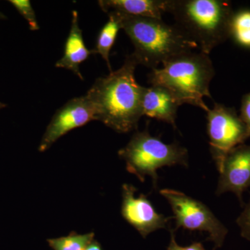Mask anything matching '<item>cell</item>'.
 <instances>
[{"label":"cell","mask_w":250,"mask_h":250,"mask_svg":"<svg viewBox=\"0 0 250 250\" xmlns=\"http://www.w3.org/2000/svg\"><path fill=\"white\" fill-rule=\"evenodd\" d=\"M139 65L130 54L124 63L108 76L95 81L85 96L95 111L96 121L118 133L137 129L143 116L142 96L144 87L135 78Z\"/></svg>","instance_id":"1"},{"label":"cell","mask_w":250,"mask_h":250,"mask_svg":"<svg viewBox=\"0 0 250 250\" xmlns=\"http://www.w3.org/2000/svg\"><path fill=\"white\" fill-rule=\"evenodd\" d=\"M116 14L122 29L134 46L131 54L139 65L153 70L175 56L198 48L195 41L176 24L157 18Z\"/></svg>","instance_id":"2"},{"label":"cell","mask_w":250,"mask_h":250,"mask_svg":"<svg viewBox=\"0 0 250 250\" xmlns=\"http://www.w3.org/2000/svg\"><path fill=\"white\" fill-rule=\"evenodd\" d=\"M153 69L148 75V83L168 90L181 105L198 106L205 111L209 108L204 98H212L210 83L215 75L213 62L208 54L193 51L179 54Z\"/></svg>","instance_id":"3"},{"label":"cell","mask_w":250,"mask_h":250,"mask_svg":"<svg viewBox=\"0 0 250 250\" xmlns=\"http://www.w3.org/2000/svg\"><path fill=\"white\" fill-rule=\"evenodd\" d=\"M167 13L206 54L229 38L233 13L225 0H167Z\"/></svg>","instance_id":"4"},{"label":"cell","mask_w":250,"mask_h":250,"mask_svg":"<svg viewBox=\"0 0 250 250\" xmlns=\"http://www.w3.org/2000/svg\"><path fill=\"white\" fill-rule=\"evenodd\" d=\"M126 163V170L144 182L146 177H152L154 187L157 188V170L165 166H188V153L177 143L166 144L153 136L147 129L134 134L128 144L118 152Z\"/></svg>","instance_id":"5"},{"label":"cell","mask_w":250,"mask_h":250,"mask_svg":"<svg viewBox=\"0 0 250 250\" xmlns=\"http://www.w3.org/2000/svg\"><path fill=\"white\" fill-rule=\"evenodd\" d=\"M160 194L172 208L176 229L205 231L214 250L223 246L228 229L205 204L174 189H163Z\"/></svg>","instance_id":"6"},{"label":"cell","mask_w":250,"mask_h":250,"mask_svg":"<svg viewBox=\"0 0 250 250\" xmlns=\"http://www.w3.org/2000/svg\"><path fill=\"white\" fill-rule=\"evenodd\" d=\"M210 150L218 170L225 156L248 138V128L234 108L215 103L207 112Z\"/></svg>","instance_id":"7"},{"label":"cell","mask_w":250,"mask_h":250,"mask_svg":"<svg viewBox=\"0 0 250 250\" xmlns=\"http://www.w3.org/2000/svg\"><path fill=\"white\" fill-rule=\"evenodd\" d=\"M92 121H96L95 111L85 95L70 100L54 114L41 140L39 152H45L69 131Z\"/></svg>","instance_id":"8"},{"label":"cell","mask_w":250,"mask_h":250,"mask_svg":"<svg viewBox=\"0 0 250 250\" xmlns=\"http://www.w3.org/2000/svg\"><path fill=\"white\" fill-rule=\"evenodd\" d=\"M122 189V215L143 238L156 230L167 228V222L172 218L158 213L146 195L141 194L135 197L137 190L131 184H123Z\"/></svg>","instance_id":"9"},{"label":"cell","mask_w":250,"mask_h":250,"mask_svg":"<svg viewBox=\"0 0 250 250\" xmlns=\"http://www.w3.org/2000/svg\"><path fill=\"white\" fill-rule=\"evenodd\" d=\"M218 171L216 195L233 192L243 205V193L250 187V146L243 143L231 149Z\"/></svg>","instance_id":"10"},{"label":"cell","mask_w":250,"mask_h":250,"mask_svg":"<svg viewBox=\"0 0 250 250\" xmlns=\"http://www.w3.org/2000/svg\"><path fill=\"white\" fill-rule=\"evenodd\" d=\"M181 106L168 90L158 85L144 87L142 96L143 116L165 122L176 128V118Z\"/></svg>","instance_id":"11"},{"label":"cell","mask_w":250,"mask_h":250,"mask_svg":"<svg viewBox=\"0 0 250 250\" xmlns=\"http://www.w3.org/2000/svg\"><path fill=\"white\" fill-rule=\"evenodd\" d=\"M72 14L71 28L65 42L63 56L56 62L55 66L70 70L80 77L81 80H83L80 65L93 52L88 50L85 45L82 30L79 24L78 12L73 11Z\"/></svg>","instance_id":"12"},{"label":"cell","mask_w":250,"mask_h":250,"mask_svg":"<svg viewBox=\"0 0 250 250\" xmlns=\"http://www.w3.org/2000/svg\"><path fill=\"white\" fill-rule=\"evenodd\" d=\"M98 4L107 14L162 19L167 13V0H100Z\"/></svg>","instance_id":"13"},{"label":"cell","mask_w":250,"mask_h":250,"mask_svg":"<svg viewBox=\"0 0 250 250\" xmlns=\"http://www.w3.org/2000/svg\"><path fill=\"white\" fill-rule=\"evenodd\" d=\"M108 22L104 24L103 29L99 33L96 41V47L94 52L100 54L106 65L112 72L111 63L109 61V54L112 47L118 36V31L122 29L121 21L118 15L115 13H108Z\"/></svg>","instance_id":"14"},{"label":"cell","mask_w":250,"mask_h":250,"mask_svg":"<svg viewBox=\"0 0 250 250\" xmlns=\"http://www.w3.org/2000/svg\"><path fill=\"white\" fill-rule=\"evenodd\" d=\"M229 38L241 47L250 49V9L233 13L229 24Z\"/></svg>","instance_id":"15"},{"label":"cell","mask_w":250,"mask_h":250,"mask_svg":"<svg viewBox=\"0 0 250 250\" xmlns=\"http://www.w3.org/2000/svg\"><path fill=\"white\" fill-rule=\"evenodd\" d=\"M95 233L78 234L72 231L68 236L49 238L47 241L53 250H85L94 240Z\"/></svg>","instance_id":"16"},{"label":"cell","mask_w":250,"mask_h":250,"mask_svg":"<svg viewBox=\"0 0 250 250\" xmlns=\"http://www.w3.org/2000/svg\"><path fill=\"white\" fill-rule=\"evenodd\" d=\"M9 2L16 8L19 14L29 23L31 31L39 30L35 11L29 0H10Z\"/></svg>","instance_id":"17"},{"label":"cell","mask_w":250,"mask_h":250,"mask_svg":"<svg viewBox=\"0 0 250 250\" xmlns=\"http://www.w3.org/2000/svg\"><path fill=\"white\" fill-rule=\"evenodd\" d=\"M242 237L250 241V200L246 208L237 219Z\"/></svg>","instance_id":"18"},{"label":"cell","mask_w":250,"mask_h":250,"mask_svg":"<svg viewBox=\"0 0 250 250\" xmlns=\"http://www.w3.org/2000/svg\"><path fill=\"white\" fill-rule=\"evenodd\" d=\"M240 117L246 124L250 137V92L243 95L242 98Z\"/></svg>","instance_id":"19"},{"label":"cell","mask_w":250,"mask_h":250,"mask_svg":"<svg viewBox=\"0 0 250 250\" xmlns=\"http://www.w3.org/2000/svg\"><path fill=\"white\" fill-rule=\"evenodd\" d=\"M170 241L166 250H206L200 242H194L189 246H181L177 244L174 230L170 231Z\"/></svg>","instance_id":"20"},{"label":"cell","mask_w":250,"mask_h":250,"mask_svg":"<svg viewBox=\"0 0 250 250\" xmlns=\"http://www.w3.org/2000/svg\"><path fill=\"white\" fill-rule=\"evenodd\" d=\"M85 250H103L101 244L96 240L94 239L91 243L87 246Z\"/></svg>","instance_id":"21"},{"label":"cell","mask_w":250,"mask_h":250,"mask_svg":"<svg viewBox=\"0 0 250 250\" xmlns=\"http://www.w3.org/2000/svg\"><path fill=\"white\" fill-rule=\"evenodd\" d=\"M6 105L4 104H3L2 103H1L0 102V109H1V108L6 107Z\"/></svg>","instance_id":"22"},{"label":"cell","mask_w":250,"mask_h":250,"mask_svg":"<svg viewBox=\"0 0 250 250\" xmlns=\"http://www.w3.org/2000/svg\"><path fill=\"white\" fill-rule=\"evenodd\" d=\"M5 18H6V17H5L4 15L0 13V19H5Z\"/></svg>","instance_id":"23"}]
</instances>
